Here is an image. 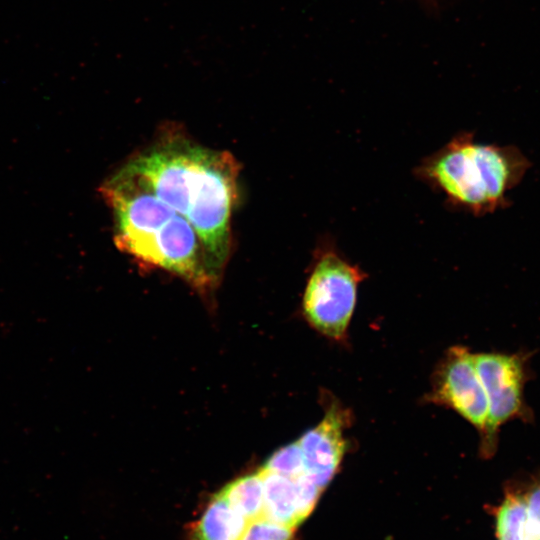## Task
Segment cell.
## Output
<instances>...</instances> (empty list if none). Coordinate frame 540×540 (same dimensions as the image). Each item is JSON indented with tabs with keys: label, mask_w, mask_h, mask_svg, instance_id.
<instances>
[{
	"label": "cell",
	"mask_w": 540,
	"mask_h": 540,
	"mask_svg": "<svg viewBox=\"0 0 540 540\" xmlns=\"http://www.w3.org/2000/svg\"><path fill=\"white\" fill-rule=\"evenodd\" d=\"M122 169L192 225L218 278L230 250L237 195L239 167L233 156L171 140L138 155Z\"/></svg>",
	"instance_id": "cell-1"
},
{
	"label": "cell",
	"mask_w": 540,
	"mask_h": 540,
	"mask_svg": "<svg viewBox=\"0 0 540 540\" xmlns=\"http://www.w3.org/2000/svg\"><path fill=\"white\" fill-rule=\"evenodd\" d=\"M101 192L112 209L114 241L121 251L200 289L214 286L218 278L196 231L183 216L124 172L109 178Z\"/></svg>",
	"instance_id": "cell-2"
},
{
	"label": "cell",
	"mask_w": 540,
	"mask_h": 540,
	"mask_svg": "<svg viewBox=\"0 0 540 540\" xmlns=\"http://www.w3.org/2000/svg\"><path fill=\"white\" fill-rule=\"evenodd\" d=\"M529 166L517 147L481 144L463 131L426 156L414 176L441 193L449 208L483 216L506 206Z\"/></svg>",
	"instance_id": "cell-3"
},
{
	"label": "cell",
	"mask_w": 540,
	"mask_h": 540,
	"mask_svg": "<svg viewBox=\"0 0 540 540\" xmlns=\"http://www.w3.org/2000/svg\"><path fill=\"white\" fill-rule=\"evenodd\" d=\"M367 274L350 262L330 235L318 241L303 295V312L313 328L343 339L351 320L359 284Z\"/></svg>",
	"instance_id": "cell-4"
},
{
	"label": "cell",
	"mask_w": 540,
	"mask_h": 540,
	"mask_svg": "<svg viewBox=\"0 0 540 540\" xmlns=\"http://www.w3.org/2000/svg\"><path fill=\"white\" fill-rule=\"evenodd\" d=\"M473 359L488 401V421L480 448L483 455L491 456L503 424L532 417L523 396L529 379L528 353H477Z\"/></svg>",
	"instance_id": "cell-5"
},
{
	"label": "cell",
	"mask_w": 540,
	"mask_h": 540,
	"mask_svg": "<svg viewBox=\"0 0 540 540\" xmlns=\"http://www.w3.org/2000/svg\"><path fill=\"white\" fill-rule=\"evenodd\" d=\"M432 400L456 411L484 435L488 401L473 354L465 347H452L434 376Z\"/></svg>",
	"instance_id": "cell-6"
},
{
	"label": "cell",
	"mask_w": 540,
	"mask_h": 540,
	"mask_svg": "<svg viewBox=\"0 0 540 540\" xmlns=\"http://www.w3.org/2000/svg\"><path fill=\"white\" fill-rule=\"evenodd\" d=\"M345 416L337 408L327 410L323 420L299 440L305 474L324 489L333 478L345 451Z\"/></svg>",
	"instance_id": "cell-7"
},
{
	"label": "cell",
	"mask_w": 540,
	"mask_h": 540,
	"mask_svg": "<svg viewBox=\"0 0 540 540\" xmlns=\"http://www.w3.org/2000/svg\"><path fill=\"white\" fill-rule=\"evenodd\" d=\"M498 540H540V480L508 493L496 512Z\"/></svg>",
	"instance_id": "cell-8"
},
{
	"label": "cell",
	"mask_w": 540,
	"mask_h": 540,
	"mask_svg": "<svg viewBox=\"0 0 540 540\" xmlns=\"http://www.w3.org/2000/svg\"><path fill=\"white\" fill-rule=\"evenodd\" d=\"M264 487L263 517L296 528L300 518L294 478L260 469Z\"/></svg>",
	"instance_id": "cell-9"
},
{
	"label": "cell",
	"mask_w": 540,
	"mask_h": 540,
	"mask_svg": "<svg viewBox=\"0 0 540 540\" xmlns=\"http://www.w3.org/2000/svg\"><path fill=\"white\" fill-rule=\"evenodd\" d=\"M218 493L207 505L194 528L195 540H241L248 525Z\"/></svg>",
	"instance_id": "cell-10"
},
{
	"label": "cell",
	"mask_w": 540,
	"mask_h": 540,
	"mask_svg": "<svg viewBox=\"0 0 540 540\" xmlns=\"http://www.w3.org/2000/svg\"><path fill=\"white\" fill-rule=\"evenodd\" d=\"M219 494L247 521L263 517L264 487L261 470L233 480Z\"/></svg>",
	"instance_id": "cell-11"
},
{
	"label": "cell",
	"mask_w": 540,
	"mask_h": 540,
	"mask_svg": "<svg viewBox=\"0 0 540 540\" xmlns=\"http://www.w3.org/2000/svg\"><path fill=\"white\" fill-rule=\"evenodd\" d=\"M262 468L290 478L305 473L302 451L298 441L277 450L268 458Z\"/></svg>",
	"instance_id": "cell-12"
},
{
	"label": "cell",
	"mask_w": 540,
	"mask_h": 540,
	"mask_svg": "<svg viewBox=\"0 0 540 540\" xmlns=\"http://www.w3.org/2000/svg\"><path fill=\"white\" fill-rule=\"evenodd\" d=\"M294 528L261 517L250 521L241 540H291Z\"/></svg>",
	"instance_id": "cell-13"
}]
</instances>
